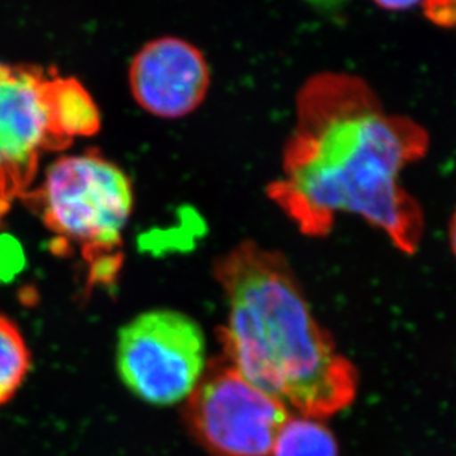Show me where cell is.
Here are the masks:
<instances>
[{
  "label": "cell",
  "instance_id": "obj_1",
  "mask_svg": "<svg viewBox=\"0 0 456 456\" xmlns=\"http://www.w3.org/2000/svg\"><path fill=\"white\" fill-rule=\"evenodd\" d=\"M297 118L283 175L268 187L273 202L307 236H326L337 216L353 214L415 254L424 216L400 174L426 156L428 134L387 113L364 80L338 73L301 89Z\"/></svg>",
  "mask_w": 456,
  "mask_h": 456
},
{
  "label": "cell",
  "instance_id": "obj_2",
  "mask_svg": "<svg viewBox=\"0 0 456 456\" xmlns=\"http://www.w3.org/2000/svg\"><path fill=\"white\" fill-rule=\"evenodd\" d=\"M216 279L227 301L223 355L241 377L303 417L325 419L353 403L357 370L319 325L283 255L241 241L216 259Z\"/></svg>",
  "mask_w": 456,
  "mask_h": 456
},
{
  "label": "cell",
  "instance_id": "obj_3",
  "mask_svg": "<svg viewBox=\"0 0 456 456\" xmlns=\"http://www.w3.org/2000/svg\"><path fill=\"white\" fill-rule=\"evenodd\" d=\"M30 194L48 230L75 245L88 263L91 281L109 283L122 265L123 230L134 207L126 174L98 153L58 159Z\"/></svg>",
  "mask_w": 456,
  "mask_h": 456
},
{
  "label": "cell",
  "instance_id": "obj_4",
  "mask_svg": "<svg viewBox=\"0 0 456 456\" xmlns=\"http://www.w3.org/2000/svg\"><path fill=\"white\" fill-rule=\"evenodd\" d=\"M185 426L211 456H273L289 409L252 386L224 355L208 362L184 400Z\"/></svg>",
  "mask_w": 456,
  "mask_h": 456
},
{
  "label": "cell",
  "instance_id": "obj_5",
  "mask_svg": "<svg viewBox=\"0 0 456 456\" xmlns=\"http://www.w3.org/2000/svg\"><path fill=\"white\" fill-rule=\"evenodd\" d=\"M207 342L191 317L142 313L118 332V375L132 395L156 406L184 402L207 368Z\"/></svg>",
  "mask_w": 456,
  "mask_h": 456
},
{
  "label": "cell",
  "instance_id": "obj_6",
  "mask_svg": "<svg viewBox=\"0 0 456 456\" xmlns=\"http://www.w3.org/2000/svg\"><path fill=\"white\" fill-rule=\"evenodd\" d=\"M51 77L30 67L0 64V198H24L45 151L62 149L49 111Z\"/></svg>",
  "mask_w": 456,
  "mask_h": 456
},
{
  "label": "cell",
  "instance_id": "obj_7",
  "mask_svg": "<svg viewBox=\"0 0 456 456\" xmlns=\"http://www.w3.org/2000/svg\"><path fill=\"white\" fill-rule=\"evenodd\" d=\"M129 85L142 110L158 118H180L202 104L211 71L200 49L169 36L138 51L131 62Z\"/></svg>",
  "mask_w": 456,
  "mask_h": 456
},
{
  "label": "cell",
  "instance_id": "obj_8",
  "mask_svg": "<svg viewBox=\"0 0 456 456\" xmlns=\"http://www.w3.org/2000/svg\"><path fill=\"white\" fill-rule=\"evenodd\" d=\"M49 111L53 134L61 147L79 136L97 134L102 116L91 94L75 79L51 77L49 80Z\"/></svg>",
  "mask_w": 456,
  "mask_h": 456
},
{
  "label": "cell",
  "instance_id": "obj_9",
  "mask_svg": "<svg viewBox=\"0 0 456 456\" xmlns=\"http://www.w3.org/2000/svg\"><path fill=\"white\" fill-rule=\"evenodd\" d=\"M273 456H338V444L322 419L289 415L279 431Z\"/></svg>",
  "mask_w": 456,
  "mask_h": 456
},
{
  "label": "cell",
  "instance_id": "obj_10",
  "mask_svg": "<svg viewBox=\"0 0 456 456\" xmlns=\"http://www.w3.org/2000/svg\"><path fill=\"white\" fill-rule=\"evenodd\" d=\"M30 364L26 339L12 321L0 314V406L17 395Z\"/></svg>",
  "mask_w": 456,
  "mask_h": 456
},
{
  "label": "cell",
  "instance_id": "obj_11",
  "mask_svg": "<svg viewBox=\"0 0 456 456\" xmlns=\"http://www.w3.org/2000/svg\"><path fill=\"white\" fill-rule=\"evenodd\" d=\"M427 13L440 26L456 28V0H426Z\"/></svg>",
  "mask_w": 456,
  "mask_h": 456
},
{
  "label": "cell",
  "instance_id": "obj_12",
  "mask_svg": "<svg viewBox=\"0 0 456 456\" xmlns=\"http://www.w3.org/2000/svg\"><path fill=\"white\" fill-rule=\"evenodd\" d=\"M378 6L388 9V11H406L413 8L426 0H373Z\"/></svg>",
  "mask_w": 456,
  "mask_h": 456
},
{
  "label": "cell",
  "instance_id": "obj_13",
  "mask_svg": "<svg viewBox=\"0 0 456 456\" xmlns=\"http://www.w3.org/2000/svg\"><path fill=\"white\" fill-rule=\"evenodd\" d=\"M304 2L319 9H335L346 4V0H304Z\"/></svg>",
  "mask_w": 456,
  "mask_h": 456
},
{
  "label": "cell",
  "instance_id": "obj_14",
  "mask_svg": "<svg viewBox=\"0 0 456 456\" xmlns=\"http://www.w3.org/2000/svg\"><path fill=\"white\" fill-rule=\"evenodd\" d=\"M451 245H452L453 254L456 255V211L453 214L452 224H451Z\"/></svg>",
  "mask_w": 456,
  "mask_h": 456
},
{
  "label": "cell",
  "instance_id": "obj_15",
  "mask_svg": "<svg viewBox=\"0 0 456 456\" xmlns=\"http://www.w3.org/2000/svg\"><path fill=\"white\" fill-rule=\"evenodd\" d=\"M9 207L6 205V203L2 200V198H0V223H2V220H4V216L8 214Z\"/></svg>",
  "mask_w": 456,
  "mask_h": 456
}]
</instances>
